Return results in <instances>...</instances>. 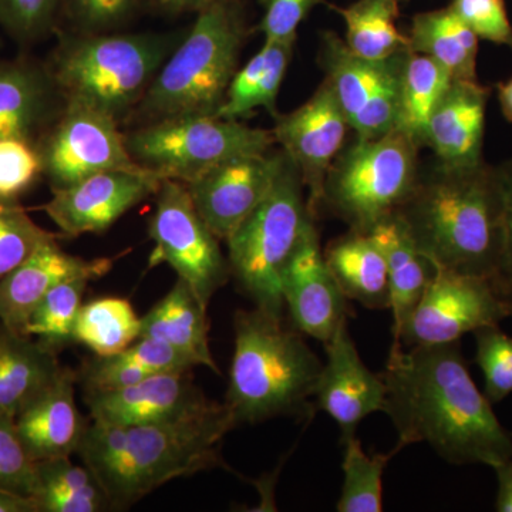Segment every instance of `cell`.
<instances>
[{
    "mask_svg": "<svg viewBox=\"0 0 512 512\" xmlns=\"http://www.w3.org/2000/svg\"><path fill=\"white\" fill-rule=\"evenodd\" d=\"M384 412L397 448L426 443L451 464H495L512 458V439L468 372L460 343L406 348L393 342L382 373Z\"/></svg>",
    "mask_w": 512,
    "mask_h": 512,
    "instance_id": "obj_1",
    "label": "cell"
},
{
    "mask_svg": "<svg viewBox=\"0 0 512 512\" xmlns=\"http://www.w3.org/2000/svg\"><path fill=\"white\" fill-rule=\"evenodd\" d=\"M238 427L227 403L161 423L120 426L87 423L79 454L114 508L127 507L161 485L201 471L227 467L222 440Z\"/></svg>",
    "mask_w": 512,
    "mask_h": 512,
    "instance_id": "obj_2",
    "label": "cell"
},
{
    "mask_svg": "<svg viewBox=\"0 0 512 512\" xmlns=\"http://www.w3.org/2000/svg\"><path fill=\"white\" fill-rule=\"evenodd\" d=\"M417 248L430 264L495 279L505 264L504 207L497 168L440 167L417 183L400 208Z\"/></svg>",
    "mask_w": 512,
    "mask_h": 512,
    "instance_id": "obj_3",
    "label": "cell"
},
{
    "mask_svg": "<svg viewBox=\"0 0 512 512\" xmlns=\"http://www.w3.org/2000/svg\"><path fill=\"white\" fill-rule=\"evenodd\" d=\"M225 403L239 424L311 416L323 362L284 318L256 308L235 315Z\"/></svg>",
    "mask_w": 512,
    "mask_h": 512,
    "instance_id": "obj_4",
    "label": "cell"
},
{
    "mask_svg": "<svg viewBox=\"0 0 512 512\" xmlns=\"http://www.w3.org/2000/svg\"><path fill=\"white\" fill-rule=\"evenodd\" d=\"M239 0H210L168 56L130 119L217 116L247 36Z\"/></svg>",
    "mask_w": 512,
    "mask_h": 512,
    "instance_id": "obj_5",
    "label": "cell"
},
{
    "mask_svg": "<svg viewBox=\"0 0 512 512\" xmlns=\"http://www.w3.org/2000/svg\"><path fill=\"white\" fill-rule=\"evenodd\" d=\"M185 33L63 35L47 67L64 101L121 124L133 116Z\"/></svg>",
    "mask_w": 512,
    "mask_h": 512,
    "instance_id": "obj_6",
    "label": "cell"
},
{
    "mask_svg": "<svg viewBox=\"0 0 512 512\" xmlns=\"http://www.w3.org/2000/svg\"><path fill=\"white\" fill-rule=\"evenodd\" d=\"M302 177L291 158L282 157L271 190L227 239L231 276L256 308L284 318L282 274L313 215L303 201Z\"/></svg>",
    "mask_w": 512,
    "mask_h": 512,
    "instance_id": "obj_7",
    "label": "cell"
},
{
    "mask_svg": "<svg viewBox=\"0 0 512 512\" xmlns=\"http://www.w3.org/2000/svg\"><path fill=\"white\" fill-rule=\"evenodd\" d=\"M128 153L161 180L190 183L215 165L268 153L274 131L252 128L217 116H185L156 121L130 131Z\"/></svg>",
    "mask_w": 512,
    "mask_h": 512,
    "instance_id": "obj_8",
    "label": "cell"
},
{
    "mask_svg": "<svg viewBox=\"0 0 512 512\" xmlns=\"http://www.w3.org/2000/svg\"><path fill=\"white\" fill-rule=\"evenodd\" d=\"M417 148L399 130L357 141L329 173L323 197L353 231H369L412 197L417 187Z\"/></svg>",
    "mask_w": 512,
    "mask_h": 512,
    "instance_id": "obj_9",
    "label": "cell"
},
{
    "mask_svg": "<svg viewBox=\"0 0 512 512\" xmlns=\"http://www.w3.org/2000/svg\"><path fill=\"white\" fill-rule=\"evenodd\" d=\"M156 207L148 220V237L154 242L148 266L168 264L195 293L202 305H210L215 293L231 278L228 258L220 239L198 214L187 185L161 180Z\"/></svg>",
    "mask_w": 512,
    "mask_h": 512,
    "instance_id": "obj_10",
    "label": "cell"
},
{
    "mask_svg": "<svg viewBox=\"0 0 512 512\" xmlns=\"http://www.w3.org/2000/svg\"><path fill=\"white\" fill-rule=\"evenodd\" d=\"M510 309L491 279L434 266L426 291L394 342L406 348L458 342L467 333L500 325Z\"/></svg>",
    "mask_w": 512,
    "mask_h": 512,
    "instance_id": "obj_11",
    "label": "cell"
},
{
    "mask_svg": "<svg viewBox=\"0 0 512 512\" xmlns=\"http://www.w3.org/2000/svg\"><path fill=\"white\" fill-rule=\"evenodd\" d=\"M409 50L386 60L353 55L335 33L325 36L323 64L357 141L375 140L396 130L404 59Z\"/></svg>",
    "mask_w": 512,
    "mask_h": 512,
    "instance_id": "obj_12",
    "label": "cell"
},
{
    "mask_svg": "<svg viewBox=\"0 0 512 512\" xmlns=\"http://www.w3.org/2000/svg\"><path fill=\"white\" fill-rule=\"evenodd\" d=\"M37 147L52 188L69 187L103 171L143 168L128 153L116 120L70 101Z\"/></svg>",
    "mask_w": 512,
    "mask_h": 512,
    "instance_id": "obj_13",
    "label": "cell"
},
{
    "mask_svg": "<svg viewBox=\"0 0 512 512\" xmlns=\"http://www.w3.org/2000/svg\"><path fill=\"white\" fill-rule=\"evenodd\" d=\"M160 184L161 178L144 168L103 171L69 187L52 188L42 210L66 237L103 234L131 208L154 197Z\"/></svg>",
    "mask_w": 512,
    "mask_h": 512,
    "instance_id": "obj_14",
    "label": "cell"
},
{
    "mask_svg": "<svg viewBox=\"0 0 512 512\" xmlns=\"http://www.w3.org/2000/svg\"><path fill=\"white\" fill-rule=\"evenodd\" d=\"M349 124L328 82L318 92L286 116L279 117L274 128L276 143L301 173L309 187L308 208L315 214L323 198L330 163L338 156Z\"/></svg>",
    "mask_w": 512,
    "mask_h": 512,
    "instance_id": "obj_15",
    "label": "cell"
},
{
    "mask_svg": "<svg viewBox=\"0 0 512 512\" xmlns=\"http://www.w3.org/2000/svg\"><path fill=\"white\" fill-rule=\"evenodd\" d=\"M282 299L295 329L323 343L348 319V299L320 251L312 218L282 274Z\"/></svg>",
    "mask_w": 512,
    "mask_h": 512,
    "instance_id": "obj_16",
    "label": "cell"
},
{
    "mask_svg": "<svg viewBox=\"0 0 512 512\" xmlns=\"http://www.w3.org/2000/svg\"><path fill=\"white\" fill-rule=\"evenodd\" d=\"M282 157L284 153L234 158L185 184L198 214L220 241H227L264 200L274 185Z\"/></svg>",
    "mask_w": 512,
    "mask_h": 512,
    "instance_id": "obj_17",
    "label": "cell"
},
{
    "mask_svg": "<svg viewBox=\"0 0 512 512\" xmlns=\"http://www.w3.org/2000/svg\"><path fill=\"white\" fill-rule=\"evenodd\" d=\"M326 362L316 384V410L332 417L342 440L355 436L357 426L370 414L384 412L386 384L363 363L348 329L340 323L325 343Z\"/></svg>",
    "mask_w": 512,
    "mask_h": 512,
    "instance_id": "obj_18",
    "label": "cell"
},
{
    "mask_svg": "<svg viewBox=\"0 0 512 512\" xmlns=\"http://www.w3.org/2000/svg\"><path fill=\"white\" fill-rule=\"evenodd\" d=\"M90 419L137 426L181 419L212 402L192 382L191 372L158 373L110 392L86 393Z\"/></svg>",
    "mask_w": 512,
    "mask_h": 512,
    "instance_id": "obj_19",
    "label": "cell"
},
{
    "mask_svg": "<svg viewBox=\"0 0 512 512\" xmlns=\"http://www.w3.org/2000/svg\"><path fill=\"white\" fill-rule=\"evenodd\" d=\"M55 241L42 245L15 271L0 279V322L19 335L28 336L26 328L40 301L67 279L76 276L103 278L113 268V259H87L67 254Z\"/></svg>",
    "mask_w": 512,
    "mask_h": 512,
    "instance_id": "obj_20",
    "label": "cell"
},
{
    "mask_svg": "<svg viewBox=\"0 0 512 512\" xmlns=\"http://www.w3.org/2000/svg\"><path fill=\"white\" fill-rule=\"evenodd\" d=\"M64 101L47 64L30 59L0 63V138L39 144Z\"/></svg>",
    "mask_w": 512,
    "mask_h": 512,
    "instance_id": "obj_21",
    "label": "cell"
},
{
    "mask_svg": "<svg viewBox=\"0 0 512 512\" xmlns=\"http://www.w3.org/2000/svg\"><path fill=\"white\" fill-rule=\"evenodd\" d=\"M76 383L77 372L63 366L55 382L16 414L19 439L36 463L72 457L79 450L87 421L77 409Z\"/></svg>",
    "mask_w": 512,
    "mask_h": 512,
    "instance_id": "obj_22",
    "label": "cell"
},
{
    "mask_svg": "<svg viewBox=\"0 0 512 512\" xmlns=\"http://www.w3.org/2000/svg\"><path fill=\"white\" fill-rule=\"evenodd\" d=\"M491 90L478 80H456L431 114L427 141L441 167L467 168L484 163L485 109Z\"/></svg>",
    "mask_w": 512,
    "mask_h": 512,
    "instance_id": "obj_23",
    "label": "cell"
},
{
    "mask_svg": "<svg viewBox=\"0 0 512 512\" xmlns=\"http://www.w3.org/2000/svg\"><path fill=\"white\" fill-rule=\"evenodd\" d=\"M208 336L207 306L202 305L183 279H178L173 289L141 318L140 338L163 340L195 366L208 367L220 375Z\"/></svg>",
    "mask_w": 512,
    "mask_h": 512,
    "instance_id": "obj_24",
    "label": "cell"
},
{
    "mask_svg": "<svg viewBox=\"0 0 512 512\" xmlns=\"http://www.w3.org/2000/svg\"><path fill=\"white\" fill-rule=\"evenodd\" d=\"M366 232L382 249L386 259L390 311L393 313V336L396 338L403 323L426 291L434 274V266L417 248L399 212L377 222Z\"/></svg>",
    "mask_w": 512,
    "mask_h": 512,
    "instance_id": "obj_25",
    "label": "cell"
},
{
    "mask_svg": "<svg viewBox=\"0 0 512 512\" xmlns=\"http://www.w3.org/2000/svg\"><path fill=\"white\" fill-rule=\"evenodd\" d=\"M57 352L0 326V412L16 414L62 372Z\"/></svg>",
    "mask_w": 512,
    "mask_h": 512,
    "instance_id": "obj_26",
    "label": "cell"
},
{
    "mask_svg": "<svg viewBox=\"0 0 512 512\" xmlns=\"http://www.w3.org/2000/svg\"><path fill=\"white\" fill-rule=\"evenodd\" d=\"M340 291L369 309H390L389 272L382 249L367 232L353 231L325 254Z\"/></svg>",
    "mask_w": 512,
    "mask_h": 512,
    "instance_id": "obj_27",
    "label": "cell"
},
{
    "mask_svg": "<svg viewBox=\"0 0 512 512\" xmlns=\"http://www.w3.org/2000/svg\"><path fill=\"white\" fill-rule=\"evenodd\" d=\"M409 49L440 63L456 80H477L478 37L453 9L414 16Z\"/></svg>",
    "mask_w": 512,
    "mask_h": 512,
    "instance_id": "obj_28",
    "label": "cell"
},
{
    "mask_svg": "<svg viewBox=\"0 0 512 512\" xmlns=\"http://www.w3.org/2000/svg\"><path fill=\"white\" fill-rule=\"evenodd\" d=\"M293 45L295 42H264L261 50L232 77L217 117L239 120L259 107L275 113Z\"/></svg>",
    "mask_w": 512,
    "mask_h": 512,
    "instance_id": "obj_29",
    "label": "cell"
},
{
    "mask_svg": "<svg viewBox=\"0 0 512 512\" xmlns=\"http://www.w3.org/2000/svg\"><path fill=\"white\" fill-rule=\"evenodd\" d=\"M33 497L39 512H104L114 510L109 494L86 466L70 457L37 461Z\"/></svg>",
    "mask_w": 512,
    "mask_h": 512,
    "instance_id": "obj_30",
    "label": "cell"
},
{
    "mask_svg": "<svg viewBox=\"0 0 512 512\" xmlns=\"http://www.w3.org/2000/svg\"><path fill=\"white\" fill-rule=\"evenodd\" d=\"M451 74L436 60L409 50L404 59L396 130L420 147L426 144L431 114L448 86Z\"/></svg>",
    "mask_w": 512,
    "mask_h": 512,
    "instance_id": "obj_31",
    "label": "cell"
},
{
    "mask_svg": "<svg viewBox=\"0 0 512 512\" xmlns=\"http://www.w3.org/2000/svg\"><path fill=\"white\" fill-rule=\"evenodd\" d=\"M346 23V46L367 60H386L409 49V37L399 32V0H359L348 8L330 6Z\"/></svg>",
    "mask_w": 512,
    "mask_h": 512,
    "instance_id": "obj_32",
    "label": "cell"
},
{
    "mask_svg": "<svg viewBox=\"0 0 512 512\" xmlns=\"http://www.w3.org/2000/svg\"><path fill=\"white\" fill-rule=\"evenodd\" d=\"M141 318L123 298H100L80 309L74 342L82 343L96 356H113L140 338Z\"/></svg>",
    "mask_w": 512,
    "mask_h": 512,
    "instance_id": "obj_33",
    "label": "cell"
},
{
    "mask_svg": "<svg viewBox=\"0 0 512 512\" xmlns=\"http://www.w3.org/2000/svg\"><path fill=\"white\" fill-rule=\"evenodd\" d=\"M343 483L336 510L339 512H380L383 510V474L399 448L389 454H369L356 436L342 440Z\"/></svg>",
    "mask_w": 512,
    "mask_h": 512,
    "instance_id": "obj_34",
    "label": "cell"
},
{
    "mask_svg": "<svg viewBox=\"0 0 512 512\" xmlns=\"http://www.w3.org/2000/svg\"><path fill=\"white\" fill-rule=\"evenodd\" d=\"M87 276H76L56 285L36 306L26 333L47 348L59 350L74 342V328L83 306V296L92 282Z\"/></svg>",
    "mask_w": 512,
    "mask_h": 512,
    "instance_id": "obj_35",
    "label": "cell"
},
{
    "mask_svg": "<svg viewBox=\"0 0 512 512\" xmlns=\"http://www.w3.org/2000/svg\"><path fill=\"white\" fill-rule=\"evenodd\" d=\"M55 239L57 235L39 227L22 205L0 201V279Z\"/></svg>",
    "mask_w": 512,
    "mask_h": 512,
    "instance_id": "obj_36",
    "label": "cell"
},
{
    "mask_svg": "<svg viewBox=\"0 0 512 512\" xmlns=\"http://www.w3.org/2000/svg\"><path fill=\"white\" fill-rule=\"evenodd\" d=\"M474 336L477 363L484 375V394L491 404L503 402L512 393V338L498 325L477 329Z\"/></svg>",
    "mask_w": 512,
    "mask_h": 512,
    "instance_id": "obj_37",
    "label": "cell"
},
{
    "mask_svg": "<svg viewBox=\"0 0 512 512\" xmlns=\"http://www.w3.org/2000/svg\"><path fill=\"white\" fill-rule=\"evenodd\" d=\"M62 0H0V26L23 45L55 30Z\"/></svg>",
    "mask_w": 512,
    "mask_h": 512,
    "instance_id": "obj_38",
    "label": "cell"
},
{
    "mask_svg": "<svg viewBox=\"0 0 512 512\" xmlns=\"http://www.w3.org/2000/svg\"><path fill=\"white\" fill-rule=\"evenodd\" d=\"M42 174L36 144L22 138H0V201H15Z\"/></svg>",
    "mask_w": 512,
    "mask_h": 512,
    "instance_id": "obj_39",
    "label": "cell"
},
{
    "mask_svg": "<svg viewBox=\"0 0 512 512\" xmlns=\"http://www.w3.org/2000/svg\"><path fill=\"white\" fill-rule=\"evenodd\" d=\"M0 488L32 495L36 488V461L19 439L15 417L0 412Z\"/></svg>",
    "mask_w": 512,
    "mask_h": 512,
    "instance_id": "obj_40",
    "label": "cell"
},
{
    "mask_svg": "<svg viewBox=\"0 0 512 512\" xmlns=\"http://www.w3.org/2000/svg\"><path fill=\"white\" fill-rule=\"evenodd\" d=\"M143 0H62L63 13L79 33H107L126 22Z\"/></svg>",
    "mask_w": 512,
    "mask_h": 512,
    "instance_id": "obj_41",
    "label": "cell"
},
{
    "mask_svg": "<svg viewBox=\"0 0 512 512\" xmlns=\"http://www.w3.org/2000/svg\"><path fill=\"white\" fill-rule=\"evenodd\" d=\"M153 375L154 373L117 353L86 360L77 372V382L83 384L84 393L110 392L131 386Z\"/></svg>",
    "mask_w": 512,
    "mask_h": 512,
    "instance_id": "obj_42",
    "label": "cell"
},
{
    "mask_svg": "<svg viewBox=\"0 0 512 512\" xmlns=\"http://www.w3.org/2000/svg\"><path fill=\"white\" fill-rule=\"evenodd\" d=\"M450 8L478 39L512 49V25L504 0H453Z\"/></svg>",
    "mask_w": 512,
    "mask_h": 512,
    "instance_id": "obj_43",
    "label": "cell"
},
{
    "mask_svg": "<svg viewBox=\"0 0 512 512\" xmlns=\"http://www.w3.org/2000/svg\"><path fill=\"white\" fill-rule=\"evenodd\" d=\"M265 13L258 25L265 42H296L298 28L323 0H261Z\"/></svg>",
    "mask_w": 512,
    "mask_h": 512,
    "instance_id": "obj_44",
    "label": "cell"
},
{
    "mask_svg": "<svg viewBox=\"0 0 512 512\" xmlns=\"http://www.w3.org/2000/svg\"><path fill=\"white\" fill-rule=\"evenodd\" d=\"M120 355L126 357L130 362L144 367L154 375L168 372H191L194 367H197L173 346L163 340L153 338H138Z\"/></svg>",
    "mask_w": 512,
    "mask_h": 512,
    "instance_id": "obj_45",
    "label": "cell"
},
{
    "mask_svg": "<svg viewBox=\"0 0 512 512\" xmlns=\"http://www.w3.org/2000/svg\"><path fill=\"white\" fill-rule=\"evenodd\" d=\"M504 207L505 264L503 275L512 279V161L497 168Z\"/></svg>",
    "mask_w": 512,
    "mask_h": 512,
    "instance_id": "obj_46",
    "label": "cell"
},
{
    "mask_svg": "<svg viewBox=\"0 0 512 512\" xmlns=\"http://www.w3.org/2000/svg\"><path fill=\"white\" fill-rule=\"evenodd\" d=\"M491 468H494L498 480L495 508L500 512H512V458Z\"/></svg>",
    "mask_w": 512,
    "mask_h": 512,
    "instance_id": "obj_47",
    "label": "cell"
},
{
    "mask_svg": "<svg viewBox=\"0 0 512 512\" xmlns=\"http://www.w3.org/2000/svg\"><path fill=\"white\" fill-rule=\"evenodd\" d=\"M0 512H39L35 497L0 488Z\"/></svg>",
    "mask_w": 512,
    "mask_h": 512,
    "instance_id": "obj_48",
    "label": "cell"
},
{
    "mask_svg": "<svg viewBox=\"0 0 512 512\" xmlns=\"http://www.w3.org/2000/svg\"><path fill=\"white\" fill-rule=\"evenodd\" d=\"M208 2L210 0H156L157 5L168 13H197Z\"/></svg>",
    "mask_w": 512,
    "mask_h": 512,
    "instance_id": "obj_49",
    "label": "cell"
},
{
    "mask_svg": "<svg viewBox=\"0 0 512 512\" xmlns=\"http://www.w3.org/2000/svg\"><path fill=\"white\" fill-rule=\"evenodd\" d=\"M497 96L505 120L512 123V76L497 84Z\"/></svg>",
    "mask_w": 512,
    "mask_h": 512,
    "instance_id": "obj_50",
    "label": "cell"
},
{
    "mask_svg": "<svg viewBox=\"0 0 512 512\" xmlns=\"http://www.w3.org/2000/svg\"><path fill=\"white\" fill-rule=\"evenodd\" d=\"M491 281H493L495 289L500 293L501 298L507 303L510 315L512 316V279L498 276V278L491 279Z\"/></svg>",
    "mask_w": 512,
    "mask_h": 512,
    "instance_id": "obj_51",
    "label": "cell"
}]
</instances>
